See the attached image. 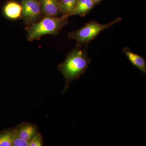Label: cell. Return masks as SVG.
I'll use <instances>...</instances> for the list:
<instances>
[{
    "label": "cell",
    "instance_id": "obj_1",
    "mask_svg": "<svg viewBox=\"0 0 146 146\" xmlns=\"http://www.w3.org/2000/svg\"><path fill=\"white\" fill-rule=\"evenodd\" d=\"M91 61L86 50L78 48L73 50L66 59L58 67L65 79V84L62 93H65L71 82L78 79L85 74Z\"/></svg>",
    "mask_w": 146,
    "mask_h": 146
},
{
    "label": "cell",
    "instance_id": "obj_2",
    "mask_svg": "<svg viewBox=\"0 0 146 146\" xmlns=\"http://www.w3.org/2000/svg\"><path fill=\"white\" fill-rule=\"evenodd\" d=\"M68 23V17H54L45 16L40 21L27 25L25 29L27 32V38L32 42L39 40L47 35L55 36Z\"/></svg>",
    "mask_w": 146,
    "mask_h": 146
},
{
    "label": "cell",
    "instance_id": "obj_3",
    "mask_svg": "<svg viewBox=\"0 0 146 146\" xmlns=\"http://www.w3.org/2000/svg\"><path fill=\"white\" fill-rule=\"evenodd\" d=\"M121 21V18H118L112 22L103 25L96 21H91L79 29L70 33L69 37L70 39L75 40L79 46L86 44L104 30L119 23Z\"/></svg>",
    "mask_w": 146,
    "mask_h": 146
},
{
    "label": "cell",
    "instance_id": "obj_4",
    "mask_svg": "<svg viewBox=\"0 0 146 146\" xmlns=\"http://www.w3.org/2000/svg\"><path fill=\"white\" fill-rule=\"evenodd\" d=\"M21 17L27 25L38 22L42 19V14L38 0H21Z\"/></svg>",
    "mask_w": 146,
    "mask_h": 146
},
{
    "label": "cell",
    "instance_id": "obj_5",
    "mask_svg": "<svg viewBox=\"0 0 146 146\" xmlns=\"http://www.w3.org/2000/svg\"><path fill=\"white\" fill-rule=\"evenodd\" d=\"M15 128L17 137L29 142L39 133L37 126L32 123H23Z\"/></svg>",
    "mask_w": 146,
    "mask_h": 146
},
{
    "label": "cell",
    "instance_id": "obj_6",
    "mask_svg": "<svg viewBox=\"0 0 146 146\" xmlns=\"http://www.w3.org/2000/svg\"><path fill=\"white\" fill-rule=\"evenodd\" d=\"M42 15L58 17L61 13L58 0H39Z\"/></svg>",
    "mask_w": 146,
    "mask_h": 146
},
{
    "label": "cell",
    "instance_id": "obj_7",
    "mask_svg": "<svg viewBox=\"0 0 146 146\" xmlns=\"http://www.w3.org/2000/svg\"><path fill=\"white\" fill-rule=\"evenodd\" d=\"M123 52L132 65L139 69L142 73L146 74V60L143 57L132 52L130 49L127 47L123 49Z\"/></svg>",
    "mask_w": 146,
    "mask_h": 146
},
{
    "label": "cell",
    "instance_id": "obj_8",
    "mask_svg": "<svg viewBox=\"0 0 146 146\" xmlns=\"http://www.w3.org/2000/svg\"><path fill=\"white\" fill-rule=\"evenodd\" d=\"M4 12L5 16L9 19H18L22 15V5L15 2H10L5 6Z\"/></svg>",
    "mask_w": 146,
    "mask_h": 146
},
{
    "label": "cell",
    "instance_id": "obj_9",
    "mask_svg": "<svg viewBox=\"0 0 146 146\" xmlns=\"http://www.w3.org/2000/svg\"><path fill=\"white\" fill-rule=\"evenodd\" d=\"M95 4L93 0H78L76 6L71 16L79 15L83 17L89 13Z\"/></svg>",
    "mask_w": 146,
    "mask_h": 146
},
{
    "label": "cell",
    "instance_id": "obj_10",
    "mask_svg": "<svg viewBox=\"0 0 146 146\" xmlns=\"http://www.w3.org/2000/svg\"><path fill=\"white\" fill-rule=\"evenodd\" d=\"M17 136L16 128L0 133V146H13V140Z\"/></svg>",
    "mask_w": 146,
    "mask_h": 146
},
{
    "label": "cell",
    "instance_id": "obj_11",
    "mask_svg": "<svg viewBox=\"0 0 146 146\" xmlns=\"http://www.w3.org/2000/svg\"><path fill=\"white\" fill-rule=\"evenodd\" d=\"M78 0H61L59 2V8L63 16L69 17L74 10Z\"/></svg>",
    "mask_w": 146,
    "mask_h": 146
},
{
    "label": "cell",
    "instance_id": "obj_12",
    "mask_svg": "<svg viewBox=\"0 0 146 146\" xmlns=\"http://www.w3.org/2000/svg\"><path fill=\"white\" fill-rule=\"evenodd\" d=\"M43 145V138L40 133L36 134L30 141L29 146H42Z\"/></svg>",
    "mask_w": 146,
    "mask_h": 146
},
{
    "label": "cell",
    "instance_id": "obj_13",
    "mask_svg": "<svg viewBox=\"0 0 146 146\" xmlns=\"http://www.w3.org/2000/svg\"><path fill=\"white\" fill-rule=\"evenodd\" d=\"M29 143L16 136L13 140V146H29Z\"/></svg>",
    "mask_w": 146,
    "mask_h": 146
},
{
    "label": "cell",
    "instance_id": "obj_14",
    "mask_svg": "<svg viewBox=\"0 0 146 146\" xmlns=\"http://www.w3.org/2000/svg\"><path fill=\"white\" fill-rule=\"evenodd\" d=\"M94 1V3H95V4L99 2L101 0H93Z\"/></svg>",
    "mask_w": 146,
    "mask_h": 146
}]
</instances>
